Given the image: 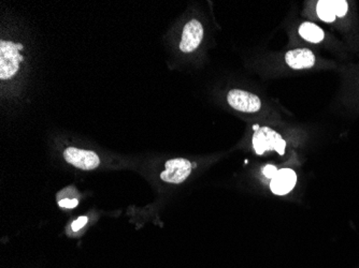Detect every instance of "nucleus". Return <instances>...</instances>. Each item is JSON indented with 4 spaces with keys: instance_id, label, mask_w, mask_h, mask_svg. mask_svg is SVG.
<instances>
[{
    "instance_id": "13",
    "label": "nucleus",
    "mask_w": 359,
    "mask_h": 268,
    "mask_svg": "<svg viewBox=\"0 0 359 268\" xmlns=\"http://www.w3.org/2000/svg\"><path fill=\"white\" fill-rule=\"evenodd\" d=\"M86 224H88V217H80V218L77 219L76 221L72 224L71 228H72V231L77 232V231L80 230V228L86 226Z\"/></svg>"
},
{
    "instance_id": "11",
    "label": "nucleus",
    "mask_w": 359,
    "mask_h": 268,
    "mask_svg": "<svg viewBox=\"0 0 359 268\" xmlns=\"http://www.w3.org/2000/svg\"><path fill=\"white\" fill-rule=\"evenodd\" d=\"M336 17H343L348 13L349 6L345 0H330Z\"/></svg>"
},
{
    "instance_id": "6",
    "label": "nucleus",
    "mask_w": 359,
    "mask_h": 268,
    "mask_svg": "<svg viewBox=\"0 0 359 268\" xmlns=\"http://www.w3.org/2000/svg\"><path fill=\"white\" fill-rule=\"evenodd\" d=\"M203 38V26L197 19H191L183 29L180 50L183 53H191L200 45Z\"/></svg>"
},
{
    "instance_id": "5",
    "label": "nucleus",
    "mask_w": 359,
    "mask_h": 268,
    "mask_svg": "<svg viewBox=\"0 0 359 268\" xmlns=\"http://www.w3.org/2000/svg\"><path fill=\"white\" fill-rule=\"evenodd\" d=\"M64 158L71 165L86 171L96 169L100 165L99 157L94 151H84L76 147H68L64 151Z\"/></svg>"
},
{
    "instance_id": "2",
    "label": "nucleus",
    "mask_w": 359,
    "mask_h": 268,
    "mask_svg": "<svg viewBox=\"0 0 359 268\" xmlns=\"http://www.w3.org/2000/svg\"><path fill=\"white\" fill-rule=\"evenodd\" d=\"M253 147L257 155L276 151L279 155L285 153L286 142L278 132L268 127L258 128L253 134Z\"/></svg>"
},
{
    "instance_id": "12",
    "label": "nucleus",
    "mask_w": 359,
    "mask_h": 268,
    "mask_svg": "<svg viewBox=\"0 0 359 268\" xmlns=\"http://www.w3.org/2000/svg\"><path fill=\"white\" fill-rule=\"evenodd\" d=\"M78 203L79 201L77 199H64V200L59 202V206L70 210V208H74L78 205Z\"/></svg>"
},
{
    "instance_id": "1",
    "label": "nucleus",
    "mask_w": 359,
    "mask_h": 268,
    "mask_svg": "<svg viewBox=\"0 0 359 268\" xmlns=\"http://www.w3.org/2000/svg\"><path fill=\"white\" fill-rule=\"evenodd\" d=\"M23 45L15 44L10 41H1L0 43V78L10 80L17 74L19 64L23 62V56L19 51L23 50Z\"/></svg>"
},
{
    "instance_id": "9",
    "label": "nucleus",
    "mask_w": 359,
    "mask_h": 268,
    "mask_svg": "<svg viewBox=\"0 0 359 268\" xmlns=\"http://www.w3.org/2000/svg\"><path fill=\"white\" fill-rule=\"evenodd\" d=\"M299 35L305 40L311 43H319L324 40L325 33L323 29L319 28L315 24L305 22L299 27Z\"/></svg>"
},
{
    "instance_id": "8",
    "label": "nucleus",
    "mask_w": 359,
    "mask_h": 268,
    "mask_svg": "<svg viewBox=\"0 0 359 268\" xmlns=\"http://www.w3.org/2000/svg\"><path fill=\"white\" fill-rule=\"evenodd\" d=\"M285 62L294 70L310 69L315 65V55L309 49H296L286 53Z\"/></svg>"
},
{
    "instance_id": "10",
    "label": "nucleus",
    "mask_w": 359,
    "mask_h": 268,
    "mask_svg": "<svg viewBox=\"0 0 359 268\" xmlns=\"http://www.w3.org/2000/svg\"><path fill=\"white\" fill-rule=\"evenodd\" d=\"M317 15L321 21L331 23L336 19V15L333 12V6H331L330 0H321L317 3Z\"/></svg>"
},
{
    "instance_id": "14",
    "label": "nucleus",
    "mask_w": 359,
    "mask_h": 268,
    "mask_svg": "<svg viewBox=\"0 0 359 268\" xmlns=\"http://www.w3.org/2000/svg\"><path fill=\"white\" fill-rule=\"evenodd\" d=\"M278 169L277 167H273V165H267L264 169V174L267 178H273L276 175H277Z\"/></svg>"
},
{
    "instance_id": "3",
    "label": "nucleus",
    "mask_w": 359,
    "mask_h": 268,
    "mask_svg": "<svg viewBox=\"0 0 359 268\" xmlns=\"http://www.w3.org/2000/svg\"><path fill=\"white\" fill-rule=\"evenodd\" d=\"M227 101L234 110L244 113H256L262 108L260 98L256 94L244 90H230L227 96Z\"/></svg>"
},
{
    "instance_id": "7",
    "label": "nucleus",
    "mask_w": 359,
    "mask_h": 268,
    "mask_svg": "<svg viewBox=\"0 0 359 268\" xmlns=\"http://www.w3.org/2000/svg\"><path fill=\"white\" fill-rule=\"evenodd\" d=\"M296 181H297V175L293 169H280L278 171L277 175L272 178L270 188L274 194L284 196L293 190Z\"/></svg>"
},
{
    "instance_id": "4",
    "label": "nucleus",
    "mask_w": 359,
    "mask_h": 268,
    "mask_svg": "<svg viewBox=\"0 0 359 268\" xmlns=\"http://www.w3.org/2000/svg\"><path fill=\"white\" fill-rule=\"evenodd\" d=\"M165 171L161 174V178L169 184H182L191 175L193 165L186 159L177 158L167 161Z\"/></svg>"
}]
</instances>
